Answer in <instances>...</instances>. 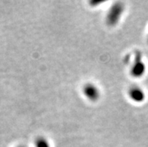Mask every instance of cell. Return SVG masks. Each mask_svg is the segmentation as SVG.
<instances>
[{
  "label": "cell",
  "instance_id": "obj_1",
  "mask_svg": "<svg viewBox=\"0 0 148 147\" xmlns=\"http://www.w3.org/2000/svg\"><path fill=\"white\" fill-rule=\"evenodd\" d=\"M125 10V5L121 2H115L112 5L106 15V24L109 26H115L121 19L123 11Z\"/></svg>",
  "mask_w": 148,
  "mask_h": 147
},
{
  "label": "cell",
  "instance_id": "obj_2",
  "mask_svg": "<svg viewBox=\"0 0 148 147\" xmlns=\"http://www.w3.org/2000/svg\"><path fill=\"white\" fill-rule=\"evenodd\" d=\"M145 71H146V65L142 60L141 54L139 52H137L135 53V62L132 66L130 73L132 77L138 78L145 75Z\"/></svg>",
  "mask_w": 148,
  "mask_h": 147
},
{
  "label": "cell",
  "instance_id": "obj_3",
  "mask_svg": "<svg viewBox=\"0 0 148 147\" xmlns=\"http://www.w3.org/2000/svg\"><path fill=\"white\" fill-rule=\"evenodd\" d=\"M83 93L85 97L90 101L95 102L100 98V90L96 84L88 83L83 87Z\"/></svg>",
  "mask_w": 148,
  "mask_h": 147
},
{
  "label": "cell",
  "instance_id": "obj_4",
  "mask_svg": "<svg viewBox=\"0 0 148 147\" xmlns=\"http://www.w3.org/2000/svg\"><path fill=\"white\" fill-rule=\"evenodd\" d=\"M129 97L132 101H133L136 103H141L144 101L145 99V91L138 87V86H132L128 92Z\"/></svg>",
  "mask_w": 148,
  "mask_h": 147
},
{
  "label": "cell",
  "instance_id": "obj_5",
  "mask_svg": "<svg viewBox=\"0 0 148 147\" xmlns=\"http://www.w3.org/2000/svg\"><path fill=\"white\" fill-rule=\"evenodd\" d=\"M36 147H51L48 140L44 137H38L35 141Z\"/></svg>",
  "mask_w": 148,
  "mask_h": 147
},
{
  "label": "cell",
  "instance_id": "obj_6",
  "mask_svg": "<svg viewBox=\"0 0 148 147\" xmlns=\"http://www.w3.org/2000/svg\"><path fill=\"white\" fill-rule=\"evenodd\" d=\"M17 147H26V146H19Z\"/></svg>",
  "mask_w": 148,
  "mask_h": 147
},
{
  "label": "cell",
  "instance_id": "obj_7",
  "mask_svg": "<svg viewBox=\"0 0 148 147\" xmlns=\"http://www.w3.org/2000/svg\"><path fill=\"white\" fill-rule=\"evenodd\" d=\"M147 41H148V36H147Z\"/></svg>",
  "mask_w": 148,
  "mask_h": 147
}]
</instances>
